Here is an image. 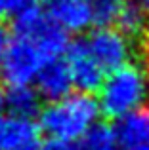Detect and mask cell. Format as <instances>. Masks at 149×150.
I'll return each instance as SVG.
<instances>
[{
	"label": "cell",
	"instance_id": "6da1fadb",
	"mask_svg": "<svg viewBox=\"0 0 149 150\" xmlns=\"http://www.w3.org/2000/svg\"><path fill=\"white\" fill-rule=\"evenodd\" d=\"M69 46L67 33L54 21L33 36L14 34L4 57L2 78L8 86L31 84L50 61L61 59V55L67 53Z\"/></svg>",
	"mask_w": 149,
	"mask_h": 150
},
{
	"label": "cell",
	"instance_id": "7a4b0ae2",
	"mask_svg": "<svg viewBox=\"0 0 149 150\" xmlns=\"http://www.w3.org/2000/svg\"><path fill=\"white\" fill-rule=\"evenodd\" d=\"M101 112L100 101L90 93H71L59 101L48 103L40 110V129L50 139L59 141H78L97 124Z\"/></svg>",
	"mask_w": 149,
	"mask_h": 150
},
{
	"label": "cell",
	"instance_id": "3957f363",
	"mask_svg": "<svg viewBox=\"0 0 149 150\" xmlns=\"http://www.w3.org/2000/svg\"><path fill=\"white\" fill-rule=\"evenodd\" d=\"M149 99V72L143 67L128 63L105 76L100 88L101 112L109 118H120L142 110Z\"/></svg>",
	"mask_w": 149,
	"mask_h": 150
},
{
	"label": "cell",
	"instance_id": "277c9868",
	"mask_svg": "<svg viewBox=\"0 0 149 150\" xmlns=\"http://www.w3.org/2000/svg\"><path fill=\"white\" fill-rule=\"evenodd\" d=\"M92 55L105 72L122 69L132 59V42L126 33L113 27H97L84 38Z\"/></svg>",
	"mask_w": 149,
	"mask_h": 150
},
{
	"label": "cell",
	"instance_id": "5b68a950",
	"mask_svg": "<svg viewBox=\"0 0 149 150\" xmlns=\"http://www.w3.org/2000/svg\"><path fill=\"white\" fill-rule=\"evenodd\" d=\"M65 61H67L69 69H71L74 86L80 91H96L101 88L105 80V70L101 69V65L96 61V57L92 55L86 40H77L69 46L67 53H65Z\"/></svg>",
	"mask_w": 149,
	"mask_h": 150
},
{
	"label": "cell",
	"instance_id": "8992f818",
	"mask_svg": "<svg viewBox=\"0 0 149 150\" xmlns=\"http://www.w3.org/2000/svg\"><path fill=\"white\" fill-rule=\"evenodd\" d=\"M50 19L65 33H82L94 25L92 0H42Z\"/></svg>",
	"mask_w": 149,
	"mask_h": 150
},
{
	"label": "cell",
	"instance_id": "52a82bcc",
	"mask_svg": "<svg viewBox=\"0 0 149 150\" xmlns=\"http://www.w3.org/2000/svg\"><path fill=\"white\" fill-rule=\"evenodd\" d=\"M73 86H74V80H73L71 69H69L67 61H63V59L50 61L34 80V88H37L38 95L48 103L59 101L63 97L71 95Z\"/></svg>",
	"mask_w": 149,
	"mask_h": 150
},
{
	"label": "cell",
	"instance_id": "ba28073f",
	"mask_svg": "<svg viewBox=\"0 0 149 150\" xmlns=\"http://www.w3.org/2000/svg\"><path fill=\"white\" fill-rule=\"evenodd\" d=\"M38 127L33 118L8 116L0 118V150H19L25 144L38 141Z\"/></svg>",
	"mask_w": 149,
	"mask_h": 150
},
{
	"label": "cell",
	"instance_id": "9c48e42d",
	"mask_svg": "<svg viewBox=\"0 0 149 150\" xmlns=\"http://www.w3.org/2000/svg\"><path fill=\"white\" fill-rule=\"evenodd\" d=\"M117 137L122 150H149V112L138 110L120 118Z\"/></svg>",
	"mask_w": 149,
	"mask_h": 150
},
{
	"label": "cell",
	"instance_id": "30bf717a",
	"mask_svg": "<svg viewBox=\"0 0 149 150\" xmlns=\"http://www.w3.org/2000/svg\"><path fill=\"white\" fill-rule=\"evenodd\" d=\"M40 99L37 88L27 86H8V91L4 95V106L10 114L21 118H33L40 108Z\"/></svg>",
	"mask_w": 149,
	"mask_h": 150
},
{
	"label": "cell",
	"instance_id": "8fae6325",
	"mask_svg": "<svg viewBox=\"0 0 149 150\" xmlns=\"http://www.w3.org/2000/svg\"><path fill=\"white\" fill-rule=\"evenodd\" d=\"M80 150H119V137L117 127L107 124H96L80 141Z\"/></svg>",
	"mask_w": 149,
	"mask_h": 150
},
{
	"label": "cell",
	"instance_id": "7c38bea8",
	"mask_svg": "<svg viewBox=\"0 0 149 150\" xmlns=\"http://www.w3.org/2000/svg\"><path fill=\"white\" fill-rule=\"evenodd\" d=\"M145 11H147V8L142 0H130L126 4V8H124V11L120 13L119 21H117V29L126 33L128 36L130 34L143 33V29L147 25Z\"/></svg>",
	"mask_w": 149,
	"mask_h": 150
},
{
	"label": "cell",
	"instance_id": "4fadbf2b",
	"mask_svg": "<svg viewBox=\"0 0 149 150\" xmlns=\"http://www.w3.org/2000/svg\"><path fill=\"white\" fill-rule=\"evenodd\" d=\"M130 0H92L94 10V25L96 27H111L117 25L120 13L124 11Z\"/></svg>",
	"mask_w": 149,
	"mask_h": 150
},
{
	"label": "cell",
	"instance_id": "5bb4252c",
	"mask_svg": "<svg viewBox=\"0 0 149 150\" xmlns=\"http://www.w3.org/2000/svg\"><path fill=\"white\" fill-rule=\"evenodd\" d=\"M34 0H0V6H2V11H6V13H19V11H23L25 8L33 6Z\"/></svg>",
	"mask_w": 149,
	"mask_h": 150
},
{
	"label": "cell",
	"instance_id": "9a60e30c",
	"mask_svg": "<svg viewBox=\"0 0 149 150\" xmlns=\"http://www.w3.org/2000/svg\"><path fill=\"white\" fill-rule=\"evenodd\" d=\"M44 150H80V146H78V143H74V141L50 139V143L44 144Z\"/></svg>",
	"mask_w": 149,
	"mask_h": 150
},
{
	"label": "cell",
	"instance_id": "2e32d148",
	"mask_svg": "<svg viewBox=\"0 0 149 150\" xmlns=\"http://www.w3.org/2000/svg\"><path fill=\"white\" fill-rule=\"evenodd\" d=\"M8 44H10V38H8L6 30L0 27V76H2V67H4V57H6V51H8Z\"/></svg>",
	"mask_w": 149,
	"mask_h": 150
},
{
	"label": "cell",
	"instance_id": "e0dca14e",
	"mask_svg": "<svg viewBox=\"0 0 149 150\" xmlns=\"http://www.w3.org/2000/svg\"><path fill=\"white\" fill-rule=\"evenodd\" d=\"M142 50H143V55H145L147 63H149V21H147L145 29H143V33H142Z\"/></svg>",
	"mask_w": 149,
	"mask_h": 150
},
{
	"label": "cell",
	"instance_id": "ac0fdd59",
	"mask_svg": "<svg viewBox=\"0 0 149 150\" xmlns=\"http://www.w3.org/2000/svg\"><path fill=\"white\" fill-rule=\"evenodd\" d=\"M19 150H44V146H40V144H38V141H37V143H31V144H25V146H21Z\"/></svg>",
	"mask_w": 149,
	"mask_h": 150
},
{
	"label": "cell",
	"instance_id": "d6986e66",
	"mask_svg": "<svg viewBox=\"0 0 149 150\" xmlns=\"http://www.w3.org/2000/svg\"><path fill=\"white\" fill-rule=\"evenodd\" d=\"M2 108H4V97H0V118H2Z\"/></svg>",
	"mask_w": 149,
	"mask_h": 150
},
{
	"label": "cell",
	"instance_id": "ffe728a7",
	"mask_svg": "<svg viewBox=\"0 0 149 150\" xmlns=\"http://www.w3.org/2000/svg\"><path fill=\"white\" fill-rule=\"evenodd\" d=\"M142 2L145 4V8H147V10H149V0H142Z\"/></svg>",
	"mask_w": 149,
	"mask_h": 150
},
{
	"label": "cell",
	"instance_id": "44dd1931",
	"mask_svg": "<svg viewBox=\"0 0 149 150\" xmlns=\"http://www.w3.org/2000/svg\"><path fill=\"white\" fill-rule=\"evenodd\" d=\"M0 13H2V6H0Z\"/></svg>",
	"mask_w": 149,
	"mask_h": 150
},
{
	"label": "cell",
	"instance_id": "7402d4cb",
	"mask_svg": "<svg viewBox=\"0 0 149 150\" xmlns=\"http://www.w3.org/2000/svg\"><path fill=\"white\" fill-rule=\"evenodd\" d=\"M119 150H122V148H120V146H119Z\"/></svg>",
	"mask_w": 149,
	"mask_h": 150
}]
</instances>
